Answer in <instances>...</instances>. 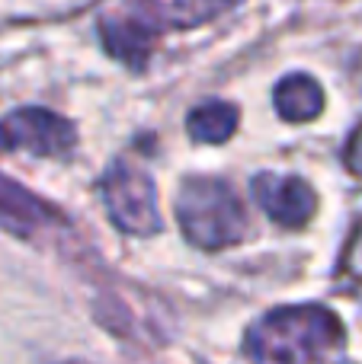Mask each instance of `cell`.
Instances as JSON below:
<instances>
[{"label": "cell", "instance_id": "obj_3", "mask_svg": "<svg viewBox=\"0 0 362 364\" xmlns=\"http://www.w3.org/2000/svg\"><path fill=\"white\" fill-rule=\"evenodd\" d=\"M103 201H106L109 220L122 230L148 237L160 227L157 188L145 170L125 164V160H115L103 176Z\"/></svg>", "mask_w": 362, "mask_h": 364}, {"label": "cell", "instance_id": "obj_8", "mask_svg": "<svg viewBox=\"0 0 362 364\" xmlns=\"http://www.w3.org/2000/svg\"><path fill=\"white\" fill-rule=\"evenodd\" d=\"M154 26L157 32L177 29V26H199L218 13L231 10L237 0H132Z\"/></svg>", "mask_w": 362, "mask_h": 364}, {"label": "cell", "instance_id": "obj_2", "mask_svg": "<svg viewBox=\"0 0 362 364\" xmlns=\"http://www.w3.org/2000/svg\"><path fill=\"white\" fill-rule=\"evenodd\" d=\"M177 218L186 240L202 250H224L247 237V211L231 182L190 176L177 195Z\"/></svg>", "mask_w": 362, "mask_h": 364}, {"label": "cell", "instance_id": "obj_7", "mask_svg": "<svg viewBox=\"0 0 362 364\" xmlns=\"http://www.w3.org/2000/svg\"><path fill=\"white\" fill-rule=\"evenodd\" d=\"M58 214L51 205H45L42 198H36L32 192H26L19 182L0 176V227L13 233H32L38 227L51 224Z\"/></svg>", "mask_w": 362, "mask_h": 364}, {"label": "cell", "instance_id": "obj_11", "mask_svg": "<svg viewBox=\"0 0 362 364\" xmlns=\"http://www.w3.org/2000/svg\"><path fill=\"white\" fill-rule=\"evenodd\" d=\"M346 164H350V170L362 179V128H359L356 134H353L350 147H346Z\"/></svg>", "mask_w": 362, "mask_h": 364}, {"label": "cell", "instance_id": "obj_4", "mask_svg": "<svg viewBox=\"0 0 362 364\" xmlns=\"http://www.w3.org/2000/svg\"><path fill=\"white\" fill-rule=\"evenodd\" d=\"M77 132L68 119L48 112V109H16L0 122V147L6 151H26L36 157H61L74 147Z\"/></svg>", "mask_w": 362, "mask_h": 364}, {"label": "cell", "instance_id": "obj_6", "mask_svg": "<svg viewBox=\"0 0 362 364\" xmlns=\"http://www.w3.org/2000/svg\"><path fill=\"white\" fill-rule=\"evenodd\" d=\"M254 195L260 208L286 227H301L314 214V192L305 179L299 176H273V173H260L254 179Z\"/></svg>", "mask_w": 362, "mask_h": 364}, {"label": "cell", "instance_id": "obj_5", "mask_svg": "<svg viewBox=\"0 0 362 364\" xmlns=\"http://www.w3.org/2000/svg\"><path fill=\"white\" fill-rule=\"evenodd\" d=\"M100 36H103V45H106V51L113 58L132 64V68H145L148 55H151V48H154L160 32L154 29V23L132 4V0H125L119 10L106 13V16L100 19Z\"/></svg>", "mask_w": 362, "mask_h": 364}, {"label": "cell", "instance_id": "obj_1", "mask_svg": "<svg viewBox=\"0 0 362 364\" xmlns=\"http://www.w3.org/2000/svg\"><path fill=\"white\" fill-rule=\"evenodd\" d=\"M343 342L340 320L327 307L301 304L267 314L247 336L257 364H324Z\"/></svg>", "mask_w": 362, "mask_h": 364}, {"label": "cell", "instance_id": "obj_9", "mask_svg": "<svg viewBox=\"0 0 362 364\" xmlns=\"http://www.w3.org/2000/svg\"><path fill=\"white\" fill-rule=\"evenodd\" d=\"M276 109L286 122H311L324 109V93L308 74H292L276 87Z\"/></svg>", "mask_w": 362, "mask_h": 364}, {"label": "cell", "instance_id": "obj_10", "mask_svg": "<svg viewBox=\"0 0 362 364\" xmlns=\"http://www.w3.org/2000/svg\"><path fill=\"white\" fill-rule=\"evenodd\" d=\"M186 132L202 144H224L231 134L237 132V106L231 102H202L190 112L186 119Z\"/></svg>", "mask_w": 362, "mask_h": 364}]
</instances>
